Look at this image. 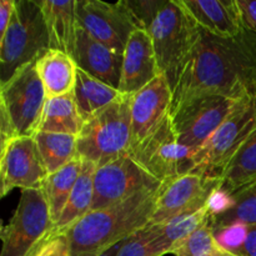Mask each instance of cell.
Returning a JSON list of instances; mask_svg holds the SVG:
<instances>
[{"label": "cell", "mask_w": 256, "mask_h": 256, "mask_svg": "<svg viewBox=\"0 0 256 256\" xmlns=\"http://www.w3.org/2000/svg\"><path fill=\"white\" fill-rule=\"evenodd\" d=\"M130 95L122 94L112 104L85 120L78 135V156L102 166L129 154L132 148Z\"/></svg>", "instance_id": "277c9868"}, {"label": "cell", "mask_w": 256, "mask_h": 256, "mask_svg": "<svg viewBox=\"0 0 256 256\" xmlns=\"http://www.w3.org/2000/svg\"><path fill=\"white\" fill-rule=\"evenodd\" d=\"M72 95L80 115L85 122L92 114L122 96V92L78 68Z\"/></svg>", "instance_id": "603a6c76"}, {"label": "cell", "mask_w": 256, "mask_h": 256, "mask_svg": "<svg viewBox=\"0 0 256 256\" xmlns=\"http://www.w3.org/2000/svg\"><path fill=\"white\" fill-rule=\"evenodd\" d=\"M216 256H239V255H236V254H232V252H228V250H224V252H220V254H219V255H216Z\"/></svg>", "instance_id": "74e56055"}, {"label": "cell", "mask_w": 256, "mask_h": 256, "mask_svg": "<svg viewBox=\"0 0 256 256\" xmlns=\"http://www.w3.org/2000/svg\"><path fill=\"white\" fill-rule=\"evenodd\" d=\"M208 95L256 98V34L249 28L236 36L222 38L198 26L195 44L172 92V112Z\"/></svg>", "instance_id": "6da1fadb"}, {"label": "cell", "mask_w": 256, "mask_h": 256, "mask_svg": "<svg viewBox=\"0 0 256 256\" xmlns=\"http://www.w3.org/2000/svg\"><path fill=\"white\" fill-rule=\"evenodd\" d=\"M96 165L82 160V170L72 189V195L60 215L56 224L52 226L50 239L62 234H68L70 229L92 212L94 199V175ZM49 239V240H50Z\"/></svg>", "instance_id": "ffe728a7"}, {"label": "cell", "mask_w": 256, "mask_h": 256, "mask_svg": "<svg viewBox=\"0 0 256 256\" xmlns=\"http://www.w3.org/2000/svg\"><path fill=\"white\" fill-rule=\"evenodd\" d=\"M34 256H72L68 235L62 234L48 240Z\"/></svg>", "instance_id": "836d02e7"}, {"label": "cell", "mask_w": 256, "mask_h": 256, "mask_svg": "<svg viewBox=\"0 0 256 256\" xmlns=\"http://www.w3.org/2000/svg\"><path fill=\"white\" fill-rule=\"evenodd\" d=\"M162 185L136 192L105 209L90 212L68 232L72 256H98L150 224Z\"/></svg>", "instance_id": "7a4b0ae2"}, {"label": "cell", "mask_w": 256, "mask_h": 256, "mask_svg": "<svg viewBox=\"0 0 256 256\" xmlns=\"http://www.w3.org/2000/svg\"><path fill=\"white\" fill-rule=\"evenodd\" d=\"M222 186L232 194L256 180V129L220 174Z\"/></svg>", "instance_id": "4316f807"}, {"label": "cell", "mask_w": 256, "mask_h": 256, "mask_svg": "<svg viewBox=\"0 0 256 256\" xmlns=\"http://www.w3.org/2000/svg\"><path fill=\"white\" fill-rule=\"evenodd\" d=\"M49 34L50 49L72 58L76 40V0H39Z\"/></svg>", "instance_id": "d6986e66"}, {"label": "cell", "mask_w": 256, "mask_h": 256, "mask_svg": "<svg viewBox=\"0 0 256 256\" xmlns=\"http://www.w3.org/2000/svg\"><path fill=\"white\" fill-rule=\"evenodd\" d=\"M195 154L180 146L169 115L149 138L132 146L128 155L150 176L165 182L194 172Z\"/></svg>", "instance_id": "30bf717a"}, {"label": "cell", "mask_w": 256, "mask_h": 256, "mask_svg": "<svg viewBox=\"0 0 256 256\" xmlns=\"http://www.w3.org/2000/svg\"><path fill=\"white\" fill-rule=\"evenodd\" d=\"M215 236L212 219L192 232L172 252L175 256H216L224 252Z\"/></svg>", "instance_id": "f1b7e54d"}, {"label": "cell", "mask_w": 256, "mask_h": 256, "mask_svg": "<svg viewBox=\"0 0 256 256\" xmlns=\"http://www.w3.org/2000/svg\"><path fill=\"white\" fill-rule=\"evenodd\" d=\"M149 34L160 72L174 92L196 40L198 25L179 0H168Z\"/></svg>", "instance_id": "8992f818"}, {"label": "cell", "mask_w": 256, "mask_h": 256, "mask_svg": "<svg viewBox=\"0 0 256 256\" xmlns=\"http://www.w3.org/2000/svg\"><path fill=\"white\" fill-rule=\"evenodd\" d=\"M46 100L36 62L22 66L0 85V144L18 136H34Z\"/></svg>", "instance_id": "3957f363"}, {"label": "cell", "mask_w": 256, "mask_h": 256, "mask_svg": "<svg viewBox=\"0 0 256 256\" xmlns=\"http://www.w3.org/2000/svg\"><path fill=\"white\" fill-rule=\"evenodd\" d=\"M162 184L142 170L132 156L124 155L95 170L92 212L116 205L142 190Z\"/></svg>", "instance_id": "5bb4252c"}, {"label": "cell", "mask_w": 256, "mask_h": 256, "mask_svg": "<svg viewBox=\"0 0 256 256\" xmlns=\"http://www.w3.org/2000/svg\"><path fill=\"white\" fill-rule=\"evenodd\" d=\"M256 129V98L239 102L234 112L195 154L194 172L220 176Z\"/></svg>", "instance_id": "ba28073f"}, {"label": "cell", "mask_w": 256, "mask_h": 256, "mask_svg": "<svg viewBox=\"0 0 256 256\" xmlns=\"http://www.w3.org/2000/svg\"><path fill=\"white\" fill-rule=\"evenodd\" d=\"M234 205V199H232V194H230L228 190H225L222 186V184L212 192L210 195L209 200H208V209H209L212 218L219 216V215L225 214L228 210H230Z\"/></svg>", "instance_id": "d6a6232c"}, {"label": "cell", "mask_w": 256, "mask_h": 256, "mask_svg": "<svg viewBox=\"0 0 256 256\" xmlns=\"http://www.w3.org/2000/svg\"><path fill=\"white\" fill-rule=\"evenodd\" d=\"M48 50L49 34L39 0H15L9 26L0 36V85Z\"/></svg>", "instance_id": "5b68a950"}, {"label": "cell", "mask_w": 256, "mask_h": 256, "mask_svg": "<svg viewBox=\"0 0 256 256\" xmlns=\"http://www.w3.org/2000/svg\"><path fill=\"white\" fill-rule=\"evenodd\" d=\"M48 172H58L78 156V136L59 132H38L34 135Z\"/></svg>", "instance_id": "484cf974"}, {"label": "cell", "mask_w": 256, "mask_h": 256, "mask_svg": "<svg viewBox=\"0 0 256 256\" xmlns=\"http://www.w3.org/2000/svg\"><path fill=\"white\" fill-rule=\"evenodd\" d=\"M84 125L72 92L48 98L40 122L39 132H59L78 136Z\"/></svg>", "instance_id": "7402d4cb"}, {"label": "cell", "mask_w": 256, "mask_h": 256, "mask_svg": "<svg viewBox=\"0 0 256 256\" xmlns=\"http://www.w3.org/2000/svg\"><path fill=\"white\" fill-rule=\"evenodd\" d=\"M45 162L34 136H18L0 145V192L12 189H42L48 178Z\"/></svg>", "instance_id": "4fadbf2b"}, {"label": "cell", "mask_w": 256, "mask_h": 256, "mask_svg": "<svg viewBox=\"0 0 256 256\" xmlns=\"http://www.w3.org/2000/svg\"><path fill=\"white\" fill-rule=\"evenodd\" d=\"M214 232L219 244L225 250L235 254L244 244L248 232V225L232 224L215 230Z\"/></svg>", "instance_id": "1f68e13d"}, {"label": "cell", "mask_w": 256, "mask_h": 256, "mask_svg": "<svg viewBox=\"0 0 256 256\" xmlns=\"http://www.w3.org/2000/svg\"><path fill=\"white\" fill-rule=\"evenodd\" d=\"M156 230L148 225L139 232L124 240L116 256H164L155 244Z\"/></svg>", "instance_id": "f546056e"}, {"label": "cell", "mask_w": 256, "mask_h": 256, "mask_svg": "<svg viewBox=\"0 0 256 256\" xmlns=\"http://www.w3.org/2000/svg\"><path fill=\"white\" fill-rule=\"evenodd\" d=\"M82 170V160L76 158L66 166L62 168L58 172L48 175L42 184L45 198H46L48 206H49L50 216L54 225L59 220L72 189L79 179Z\"/></svg>", "instance_id": "cb8c5ba5"}, {"label": "cell", "mask_w": 256, "mask_h": 256, "mask_svg": "<svg viewBox=\"0 0 256 256\" xmlns=\"http://www.w3.org/2000/svg\"><path fill=\"white\" fill-rule=\"evenodd\" d=\"M130 96L132 148L149 138L169 116L172 89L165 75L160 74L150 84Z\"/></svg>", "instance_id": "9a60e30c"}, {"label": "cell", "mask_w": 256, "mask_h": 256, "mask_svg": "<svg viewBox=\"0 0 256 256\" xmlns=\"http://www.w3.org/2000/svg\"><path fill=\"white\" fill-rule=\"evenodd\" d=\"M122 242H120V244H118V245H114V246H112L110 249H108L106 252H104L102 254H100L98 256H116L118 252H119L120 248H122Z\"/></svg>", "instance_id": "8d00e7d4"}, {"label": "cell", "mask_w": 256, "mask_h": 256, "mask_svg": "<svg viewBox=\"0 0 256 256\" xmlns=\"http://www.w3.org/2000/svg\"><path fill=\"white\" fill-rule=\"evenodd\" d=\"M162 74L149 32L136 29L130 36L122 54L119 92L134 95Z\"/></svg>", "instance_id": "2e32d148"}, {"label": "cell", "mask_w": 256, "mask_h": 256, "mask_svg": "<svg viewBox=\"0 0 256 256\" xmlns=\"http://www.w3.org/2000/svg\"><path fill=\"white\" fill-rule=\"evenodd\" d=\"M78 25L105 46L124 54L132 32L138 29L125 0H76Z\"/></svg>", "instance_id": "7c38bea8"}, {"label": "cell", "mask_w": 256, "mask_h": 256, "mask_svg": "<svg viewBox=\"0 0 256 256\" xmlns=\"http://www.w3.org/2000/svg\"><path fill=\"white\" fill-rule=\"evenodd\" d=\"M234 205L225 214L212 218L214 232L232 224L256 225V180L232 192Z\"/></svg>", "instance_id": "83f0119b"}, {"label": "cell", "mask_w": 256, "mask_h": 256, "mask_svg": "<svg viewBox=\"0 0 256 256\" xmlns=\"http://www.w3.org/2000/svg\"><path fill=\"white\" fill-rule=\"evenodd\" d=\"M210 219H212V214L208 206H204L196 212L180 215L165 224L154 225L156 230L155 244L162 252V255L172 254V250L180 242H184L192 232L206 224Z\"/></svg>", "instance_id": "d4e9b609"}, {"label": "cell", "mask_w": 256, "mask_h": 256, "mask_svg": "<svg viewBox=\"0 0 256 256\" xmlns=\"http://www.w3.org/2000/svg\"><path fill=\"white\" fill-rule=\"evenodd\" d=\"M54 222L44 190H22L9 224L2 228L0 256H34L50 239Z\"/></svg>", "instance_id": "52a82bcc"}, {"label": "cell", "mask_w": 256, "mask_h": 256, "mask_svg": "<svg viewBox=\"0 0 256 256\" xmlns=\"http://www.w3.org/2000/svg\"><path fill=\"white\" fill-rule=\"evenodd\" d=\"M245 26L256 34V0H238Z\"/></svg>", "instance_id": "e575fe53"}, {"label": "cell", "mask_w": 256, "mask_h": 256, "mask_svg": "<svg viewBox=\"0 0 256 256\" xmlns=\"http://www.w3.org/2000/svg\"><path fill=\"white\" fill-rule=\"evenodd\" d=\"M72 59L79 69L119 90L122 54L95 40L79 25Z\"/></svg>", "instance_id": "e0dca14e"}, {"label": "cell", "mask_w": 256, "mask_h": 256, "mask_svg": "<svg viewBox=\"0 0 256 256\" xmlns=\"http://www.w3.org/2000/svg\"><path fill=\"white\" fill-rule=\"evenodd\" d=\"M195 24L205 32L232 38L245 29L238 0H179Z\"/></svg>", "instance_id": "ac0fdd59"}, {"label": "cell", "mask_w": 256, "mask_h": 256, "mask_svg": "<svg viewBox=\"0 0 256 256\" xmlns=\"http://www.w3.org/2000/svg\"><path fill=\"white\" fill-rule=\"evenodd\" d=\"M222 184L219 176L192 172L162 184L149 225H162L180 215L206 206L208 200Z\"/></svg>", "instance_id": "8fae6325"}, {"label": "cell", "mask_w": 256, "mask_h": 256, "mask_svg": "<svg viewBox=\"0 0 256 256\" xmlns=\"http://www.w3.org/2000/svg\"><path fill=\"white\" fill-rule=\"evenodd\" d=\"M15 0H0V36L5 32L14 12Z\"/></svg>", "instance_id": "d590c367"}, {"label": "cell", "mask_w": 256, "mask_h": 256, "mask_svg": "<svg viewBox=\"0 0 256 256\" xmlns=\"http://www.w3.org/2000/svg\"><path fill=\"white\" fill-rule=\"evenodd\" d=\"M168 0H125L128 10L134 19L138 29L149 32L160 10Z\"/></svg>", "instance_id": "4dcf8cb0"}, {"label": "cell", "mask_w": 256, "mask_h": 256, "mask_svg": "<svg viewBox=\"0 0 256 256\" xmlns=\"http://www.w3.org/2000/svg\"><path fill=\"white\" fill-rule=\"evenodd\" d=\"M240 102L220 95H208L189 100L172 110L170 118L180 146L198 152Z\"/></svg>", "instance_id": "9c48e42d"}, {"label": "cell", "mask_w": 256, "mask_h": 256, "mask_svg": "<svg viewBox=\"0 0 256 256\" xmlns=\"http://www.w3.org/2000/svg\"><path fill=\"white\" fill-rule=\"evenodd\" d=\"M36 70L48 98L72 92L78 66L70 55L60 50H48L36 60Z\"/></svg>", "instance_id": "44dd1931"}]
</instances>
